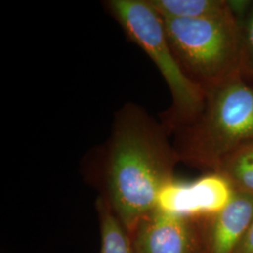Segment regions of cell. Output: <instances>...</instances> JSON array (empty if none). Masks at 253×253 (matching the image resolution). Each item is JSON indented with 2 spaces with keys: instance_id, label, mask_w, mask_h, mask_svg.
<instances>
[{
  "instance_id": "6da1fadb",
  "label": "cell",
  "mask_w": 253,
  "mask_h": 253,
  "mask_svg": "<svg viewBox=\"0 0 253 253\" xmlns=\"http://www.w3.org/2000/svg\"><path fill=\"white\" fill-rule=\"evenodd\" d=\"M178 161L163 130L143 111L133 106L122 111L102 170L101 198L127 233L157 208Z\"/></svg>"
},
{
  "instance_id": "7a4b0ae2",
  "label": "cell",
  "mask_w": 253,
  "mask_h": 253,
  "mask_svg": "<svg viewBox=\"0 0 253 253\" xmlns=\"http://www.w3.org/2000/svg\"><path fill=\"white\" fill-rule=\"evenodd\" d=\"M176 150L180 161L217 172L238 149L253 143V83L241 73L206 91Z\"/></svg>"
},
{
  "instance_id": "3957f363",
  "label": "cell",
  "mask_w": 253,
  "mask_h": 253,
  "mask_svg": "<svg viewBox=\"0 0 253 253\" xmlns=\"http://www.w3.org/2000/svg\"><path fill=\"white\" fill-rule=\"evenodd\" d=\"M162 19L181 69L205 93L240 74L242 27L231 10L209 18Z\"/></svg>"
},
{
  "instance_id": "277c9868",
  "label": "cell",
  "mask_w": 253,
  "mask_h": 253,
  "mask_svg": "<svg viewBox=\"0 0 253 253\" xmlns=\"http://www.w3.org/2000/svg\"><path fill=\"white\" fill-rule=\"evenodd\" d=\"M109 7L126 34L153 60L172 97L173 119L188 124L203 110L206 93L190 80L172 54L163 21L149 1L113 0Z\"/></svg>"
},
{
  "instance_id": "5b68a950",
  "label": "cell",
  "mask_w": 253,
  "mask_h": 253,
  "mask_svg": "<svg viewBox=\"0 0 253 253\" xmlns=\"http://www.w3.org/2000/svg\"><path fill=\"white\" fill-rule=\"evenodd\" d=\"M234 193L232 184L219 172H209L190 183L172 179L160 191L157 208L175 216L200 219L221 211Z\"/></svg>"
},
{
  "instance_id": "8992f818",
  "label": "cell",
  "mask_w": 253,
  "mask_h": 253,
  "mask_svg": "<svg viewBox=\"0 0 253 253\" xmlns=\"http://www.w3.org/2000/svg\"><path fill=\"white\" fill-rule=\"evenodd\" d=\"M134 253H204L199 219L156 208L128 233Z\"/></svg>"
},
{
  "instance_id": "52a82bcc",
  "label": "cell",
  "mask_w": 253,
  "mask_h": 253,
  "mask_svg": "<svg viewBox=\"0 0 253 253\" xmlns=\"http://www.w3.org/2000/svg\"><path fill=\"white\" fill-rule=\"evenodd\" d=\"M253 219V195L235 190L221 211L199 219L204 253H235Z\"/></svg>"
},
{
  "instance_id": "ba28073f",
  "label": "cell",
  "mask_w": 253,
  "mask_h": 253,
  "mask_svg": "<svg viewBox=\"0 0 253 253\" xmlns=\"http://www.w3.org/2000/svg\"><path fill=\"white\" fill-rule=\"evenodd\" d=\"M149 3L163 18H209L231 10L225 0H150Z\"/></svg>"
},
{
  "instance_id": "9c48e42d",
  "label": "cell",
  "mask_w": 253,
  "mask_h": 253,
  "mask_svg": "<svg viewBox=\"0 0 253 253\" xmlns=\"http://www.w3.org/2000/svg\"><path fill=\"white\" fill-rule=\"evenodd\" d=\"M96 208L100 234V253H134L130 237L108 204L100 197Z\"/></svg>"
},
{
  "instance_id": "30bf717a",
  "label": "cell",
  "mask_w": 253,
  "mask_h": 253,
  "mask_svg": "<svg viewBox=\"0 0 253 253\" xmlns=\"http://www.w3.org/2000/svg\"><path fill=\"white\" fill-rule=\"evenodd\" d=\"M217 172L224 175L235 190L253 196V143L228 157Z\"/></svg>"
},
{
  "instance_id": "8fae6325",
  "label": "cell",
  "mask_w": 253,
  "mask_h": 253,
  "mask_svg": "<svg viewBox=\"0 0 253 253\" xmlns=\"http://www.w3.org/2000/svg\"><path fill=\"white\" fill-rule=\"evenodd\" d=\"M242 51H241V75L253 83V4L241 21Z\"/></svg>"
},
{
  "instance_id": "7c38bea8",
  "label": "cell",
  "mask_w": 253,
  "mask_h": 253,
  "mask_svg": "<svg viewBox=\"0 0 253 253\" xmlns=\"http://www.w3.org/2000/svg\"><path fill=\"white\" fill-rule=\"evenodd\" d=\"M235 253H253V219Z\"/></svg>"
}]
</instances>
